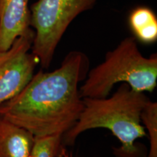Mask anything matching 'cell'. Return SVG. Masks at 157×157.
Instances as JSON below:
<instances>
[{
	"label": "cell",
	"instance_id": "6da1fadb",
	"mask_svg": "<svg viewBox=\"0 0 157 157\" xmlns=\"http://www.w3.org/2000/svg\"><path fill=\"white\" fill-rule=\"evenodd\" d=\"M88 57L80 51L66 55L58 68L39 71L26 86L0 105V115L34 136L63 135L84 109L78 83L87 77Z\"/></svg>",
	"mask_w": 157,
	"mask_h": 157
},
{
	"label": "cell",
	"instance_id": "7a4b0ae2",
	"mask_svg": "<svg viewBox=\"0 0 157 157\" xmlns=\"http://www.w3.org/2000/svg\"><path fill=\"white\" fill-rule=\"evenodd\" d=\"M149 98L142 92L135 91L127 83L109 98H84V109L75 124L62 136L64 146H72L82 132L95 128L109 129L121 143L113 148L117 157H146V151L137 139L146 135L141 124L140 113Z\"/></svg>",
	"mask_w": 157,
	"mask_h": 157
},
{
	"label": "cell",
	"instance_id": "3957f363",
	"mask_svg": "<svg viewBox=\"0 0 157 157\" xmlns=\"http://www.w3.org/2000/svg\"><path fill=\"white\" fill-rule=\"evenodd\" d=\"M79 88L82 98H104L117 83L135 91H154L157 84V55L141 54L135 36H128L105 55L103 63L89 71Z\"/></svg>",
	"mask_w": 157,
	"mask_h": 157
},
{
	"label": "cell",
	"instance_id": "277c9868",
	"mask_svg": "<svg viewBox=\"0 0 157 157\" xmlns=\"http://www.w3.org/2000/svg\"><path fill=\"white\" fill-rule=\"evenodd\" d=\"M97 0H37L29 7L35 36L31 52L42 68L50 67L58 43L71 23Z\"/></svg>",
	"mask_w": 157,
	"mask_h": 157
},
{
	"label": "cell",
	"instance_id": "5b68a950",
	"mask_svg": "<svg viewBox=\"0 0 157 157\" xmlns=\"http://www.w3.org/2000/svg\"><path fill=\"white\" fill-rule=\"evenodd\" d=\"M34 29L15 39L10 48L0 52V105L17 95L34 76L37 57L30 52Z\"/></svg>",
	"mask_w": 157,
	"mask_h": 157
},
{
	"label": "cell",
	"instance_id": "8992f818",
	"mask_svg": "<svg viewBox=\"0 0 157 157\" xmlns=\"http://www.w3.org/2000/svg\"><path fill=\"white\" fill-rule=\"evenodd\" d=\"M31 13L29 0H0V52H5L17 37L29 33Z\"/></svg>",
	"mask_w": 157,
	"mask_h": 157
},
{
	"label": "cell",
	"instance_id": "52a82bcc",
	"mask_svg": "<svg viewBox=\"0 0 157 157\" xmlns=\"http://www.w3.org/2000/svg\"><path fill=\"white\" fill-rule=\"evenodd\" d=\"M34 135L0 115V157H30Z\"/></svg>",
	"mask_w": 157,
	"mask_h": 157
},
{
	"label": "cell",
	"instance_id": "ba28073f",
	"mask_svg": "<svg viewBox=\"0 0 157 157\" xmlns=\"http://www.w3.org/2000/svg\"><path fill=\"white\" fill-rule=\"evenodd\" d=\"M129 24L135 38L141 42L151 44L157 40V18L148 7H139L132 10Z\"/></svg>",
	"mask_w": 157,
	"mask_h": 157
},
{
	"label": "cell",
	"instance_id": "9c48e42d",
	"mask_svg": "<svg viewBox=\"0 0 157 157\" xmlns=\"http://www.w3.org/2000/svg\"><path fill=\"white\" fill-rule=\"evenodd\" d=\"M62 135L34 136L30 157H62L65 154Z\"/></svg>",
	"mask_w": 157,
	"mask_h": 157
},
{
	"label": "cell",
	"instance_id": "30bf717a",
	"mask_svg": "<svg viewBox=\"0 0 157 157\" xmlns=\"http://www.w3.org/2000/svg\"><path fill=\"white\" fill-rule=\"evenodd\" d=\"M141 122L148 131L150 149L147 157H157V103L148 100L140 113Z\"/></svg>",
	"mask_w": 157,
	"mask_h": 157
}]
</instances>
